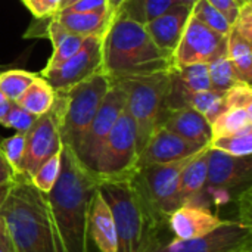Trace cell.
Masks as SVG:
<instances>
[{"label": "cell", "mask_w": 252, "mask_h": 252, "mask_svg": "<svg viewBox=\"0 0 252 252\" xmlns=\"http://www.w3.org/2000/svg\"><path fill=\"white\" fill-rule=\"evenodd\" d=\"M59 171H61V149L38 167V170L30 177V182L40 192L49 193L58 180Z\"/></svg>", "instance_id": "cell-31"}, {"label": "cell", "mask_w": 252, "mask_h": 252, "mask_svg": "<svg viewBox=\"0 0 252 252\" xmlns=\"http://www.w3.org/2000/svg\"><path fill=\"white\" fill-rule=\"evenodd\" d=\"M208 148L199 151L183 168L179 179L177 198L182 205H192L193 201L201 195L207 185V152Z\"/></svg>", "instance_id": "cell-20"}, {"label": "cell", "mask_w": 252, "mask_h": 252, "mask_svg": "<svg viewBox=\"0 0 252 252\" xmlns=\"http://www.w3.org/2000/svg\"><path fill=\"white\" fill-rule=\"evenodd\" d=\"M13 183H15V182H13ZM13 183L0 185V208H1V205L4 204V201L7 199V196H9V192H10V189H12Z\"/></svg>", "instance_id": "cell-42"}, {"label": "cell", "mask_w": 252, "mask_h": 252, "mask_svg": "<svg viewBox=\"0 0 252 252\" xmlns=\"http://www.w3.org/2000/svg\"><path fill=\"white\" fill-rule=\"evenodd\" d=\"M252 157H235L214 148L207 152V186L214 189H238L250 186Z\"/></svg>", "instance_id": "cell-14"}, {"label": "cell", "mask_w": 252, "mask_h": 252, "mask_svg": "<svg viewBox=\"0 0 252 252\" xmlns=\"http://www.w3.org/2000/svg\"><path fill=\"white\" fill-rule=\"evenodd\" d=\"M0 252H13L12 245L9 242V238L4 232V227L0 230Z\"/></svg>", "instance_id": "cell-41"}, {"label": "cell", "mask_w": 252, "mask_h": 252, "mask_svg": "<svg viewBox=\"0 0 252 252\" xmlns=\"http://www.w3.org/2000/svg\"><path fill=\"white\" fill-rule=\"evenodd\" d=\"M168 69L170 56L154 43L145 25L121 15L112 19L102 37L100 66L111 81Z\"/></svg>", "instance_id": "cell-4"}, {"label": "cell", "mask_w": 252, "mask_h": 252, "mask_svg": "<svg viewBox=\"0 0 252 252\" xmlns=\"http://www.w3.org/2000/svg\"><path fill=\"white\" fill-rule=\"evenodd\" d=\"M77 0H61L59 1V9L58 10H62V9H65V7H68L69 4H72V3H75Z\"/></svg>", "instance_id": "cell-43"}, {"label": "cell", "mask_w": 252, "mask_h": 252, "mask_svg": "<svg viewBox=\"0 0 252 252\" xmlns=\"http://www.w3.org/2000/svg\"><path fill=\"white\" fill-rule=\"evenodd\" d=\"M61 146L59 117L52 106L46 114L37 117L31 128L25 133V152L19 177L30 179L46 159L61 149Z\"/></svg>", "instance_id": "cell-13"}, {"label": "cell", "mask_w": 252, "mask_h": 252, "mask_svg": "<svg viewBox=\"0 0 252 252\" xmlns=\"http://www.w3.org/2000/svg\"><path fill=\"white\" fill-rule=\"evenodd\" d=\"M106 1H108V10L112 15V19H114L118 15L120 9H121V6L124 4L126 0H106Z\"/></svg>", "instance_id": "cell-40"}, {"label": "cell", "mask_w": 252, "mask_h": 252, "mask_svg": "<svg viewBox=\"0 0 252 252\" xmlns=\"http://www.w3.org/2000/svg\"><path fill=\"white\" fill-rule=\"evenodd\" d=\"M227 58L242 83L252 81V41L230 30L227 35Z\"/></svg>", "instance_id": "cell-24"}, {"label": "cell", "mask_w": 252, "mask_h": 252, "mask_svg": "<svg viewBox=\"0 0 252 252\" xmlns=\"http://www.w3.org/2000/svg\"><path fill=\"white\" fill-rule=\"evenodd\" d=\"M190 18V9L183 4H176L154 21L145 25L154 43L171 58L177 47L185 27Z\"/></svg>", "instance_id": "cell-17"}, {"label": "cell", "mask_w": 252, "mask_h": 252, "mask_svg": "<svg viewBox=\"0 0 252 252\" xmlns=\"http://www.w3.org/2000/svg\"><path fill=\"white\" fill-rule=\"evenodd\" d=\"M161 127L201 148L210 146L213 139L211 124L201 112L193 108L170 111Z\"/></svg>", "instance_id": "cell-18"}, {"label": "cell", "mask_w": 252, "mask_h": 252, "mask_svg": "<svg viewBox=\"0 0 252 252\" xmlns=\"http://www.w3.org/2000/svg\"><path fill=\"white\" fill-rule=\"evenodd\" d=\"M102 66V37H86L80 50L53 68H43V77L56 92H63L99 72Z\"/></svg>", "instance_id": "cell-12"}, {"label": "cell", "mask_w": 252, "mask_h": 252, "mask_svg": "<svg viewBox=\"0 0 252 252\" xmlns=\"http://www.w3.org/2000/svg\"><path fill=\"white\" fill-rule=\"evenodd\" d=\"M232 30L242 37L248 38L252 41V3L247 1L245 4L241 6L239 13L232 24Z\"/></svg>", "instance_id": "cell-34"}, {"label": "cell", "mask_w": 252, "mask_h": 252, "mask_svg": "<svg viewBox=\"0 0 252 252\" xmlns=\"http://www.w3.org/2000/svg\"><path fill=\"white\" fill-rule=\"evenodd\" d=\"M89 236L93 239L99 252H117V232L114 217L99 189L92 204Z\"/></svg>", "instance_id": "cell-19"}, {"label": "cell", "mask_w": 252, "mask_h": 252, "mask_svg": "<svg viewBox=\"0 0 252 252\" xmlns=\"http://www.w3.org/2000/svg\"><path fill=\"white\" fill-rule=\"evenodd\" d=\"M126 93V109L136 127L137 155L168 115V71L115 80Z\"/></svg>", "instance_id": "cell-5"}, {"label": "cell", "mask_w": 252, "mask_h": 252, "mask_svg": "<svg viewBox=\"0 0 252 252\" xmlns=\"http://www.w3.org/2000/svg\"><path fill=\"white\" fill-rule=\"evenodd\" d=\"M47 19H49V24L46 25V32L43 37H49L53 46V52L44 66L46 69L58 66L59 63H62L72 55H75L80 50L86 38L83 35L74 34L68 31L66 28H63L53 16H49Z\"/></svg>", "instance_id": "cell-22"}, {"label": "cell", "mask_w": 252, "mask_h": 252, "mask_svg": "<svg viewBox=\"0 0 252 252\" xmlns=\"http://www.w3.org/2000/svg\"><path fill=\"white\" fill-rule=\"evenodd\" d=\"M202 149L204 148L182 139L180 136L168 131L167 128L158 127L146 142L145 148L137 155L136 167L140 168L151 164H165V162L180 161L198 154Z\"/></svg>", "instance_id": "cell-15"}, {"label": "cell", "mask_w": 252, "mask_h": 252, "mask_svg": "<svg viewBox=\"0 0 252 252\" xmlns=\"http://www.w3.org/2000/svg\"><path fill=\"white\" fill-rule=\"evenodd\" d=\"M224 221V219H220L207 208L198 205H182L167 219L168 227L176 239H195L205 236Z\"/></svg>", "instance_id": "cell-16"}, {"label": "cell", "mask_w": 252, "mask_h": 252, "mask_svg": "<svg viewBox=\"0 0 252 252\" xmlns=\"http://www.w3.org/2000/svg\"><path fill=\"white\" fill-rule=\"evenodd\" d=\"M35 120H37L35 115L30 114L28 111L21 108L18 103H12L9 112L0 121V124L7 127V128H13L16 133H27L31 128V126L34 124Z\"/></svg>", "instance_id": "cell-33"}, {"label": "cell", "mask_w": 252, "mask_h": 252, "mask_svg": "<svg viewBox=\"0 0 252 252\" xmlns=\"http://www.w3.org/2000/svg\"><path fill=\"white\" fill-rule=\"evenodd\" d=\"M242 3H247V1H251V0H241Z\"/></svg>", "instance_id": "cell-47"}, {"label": "cell", "mask_w": 252, "mask_h": 252, "mask_svg": "<svg viewBox=\"0 0 252 252\" xmlns=\"http://www.w3.org/2000/svg\"><path fill=\"white\" fill-rule=\"evenodd\" d=\"M207 1L210 4H213L214 7H217L229 19L230 24L235 22V19H236V16L239 13L241 6L245 4L241 0H207Z\"/></svg>", "instance_id": "cell-37"}, {"label": "cell", "mask_w": 252, "mask_h": 252, "mask_svg": "<svg viewBox=\"0 0 252 252\" xmlns=\"http://www.w3.org/2000/svg\"><path fill=\"white\" fill-rule=\"evenodd\" d=\"M115 224L117 252H151L158 248V233L167 221L149 202L134 174L100 180L97 186Z\"/></svg>", "instance_id": "cell-3"}, {"label": "cell", "mask_w": 252, "mask_h": 252, "mask_svg": "<svg viewBox=\"0 0 252 252\" xmlns=\"http://www.w3.org/2000/svg\"><path fill=\"white\" fill-rule=\"evenodd\" d=\"M190 13L201 24H204L205 27L211 28L213 31L219 34L229 35L232 30V24L229 22V19L217 7L210 4L207 0H198L190 9Z\"/></svg>", "instance_id": "cell-29"}, {"label": "cell", "mask_w": 252, "mask_h": 252, "mask_svg": "<svg viewBox=\"0 0 252 252\" xmlns=\"http://www.w3.org/2000/svg\"><path fill=\"white\" fill-rule=\"evenodd\" d=\"M65 12H84V13H97L108 10L106 0H77L68 7L62 9Z\"/></svg>", "instance_id": "cell-36"}, {"label": "cell", "mask_w": 252, "mask_h": 252, "mask_svg": "<svg viewBox=\"0 0 252 252\" xmlns=\"http://www.w3.org/2000/svg\"><path fill=\"white\" fill-rule=\"evenodd\" d=\"M13 102H10L1 92H0V121L6 117V114L9 112L10 106H12Z\"/></svg>", "instance_id": "cell-39"}, {"label": "cell", "mask_w": 252, "mask_h": 252, "mask_svg": "<svg viewBox=\"0 0 252 252\" xmlns=\"http://www.w3.org/2000/svg\"><path fill=\"white\" fill-rule=\"evenodd\" d=\"M176 4H179L177 0H126L118 15L146 25Z\"/></svg>", "instance_id": "cell-25"}, {"label": "cell", "mask_w": 252, "mask_h": 252, "mask_svg": "<svg viewBox=\"0 0 252 252\" xmlns=\"http://www.w3.org/2000/svg\"><path fill=\"white\" fill-rule=\"evenodd\" d=\"M35 75L37 74L24 69L6 68L3 72H0V92L10 102L15 103L27 90V87L32 83Z\"/></svg>", "instance_id": "cell-27"}, {"label": "cell", "mask_w": 252, "mask_h": 252, "mask_svg": "<svg viewBox=\"0 0 252 252\" xmlns=\"http://www.w3.org/2000/svg\"><path fill=\"white\" fill-rule=\"evenodd\" d=\"M195 155L174 162L145 165L137 168L134 173V177L143 189L146 198L165 220L174 210L180 207L177 198L179 179L186 164Z\"/></svg>", "instance_id": "cell-8"}, {"label": "cell", "mask_w": 252, "mask_h": 252, "mask_svg": "<svg viewBox=\"0 0 252 252\" xmlns=\"http://www.w3.org/2000/svg\"><path fill=\"white\" fill-rule=\"evenodd\" d=\"M97 186L94 173L78 159L72 148L62 145L61 171L46 198L63 252H89V221Z\"/></svg>", "instance_id": "cell-1"}, {"label": "cell", "mask_w": 252, "mask_h": 252, "mask_svg": "<svg viewBox=\"0 0 252 252\" xmlns=\"http://www.w3.org/2000/svg\"><path fill=\"white\" fill-rule=\"evenodd\" d=\"M227 55V35L219 34L192 16L185 27L182 38L170 58V68L193 63H210Z\"/></svg>", "instance_id": "cell-9"}, {"label": "cell", "mask_w": 252, "mask_h": 252, "mask_svg": "<svg viewBox=\"0 0 252 252\" xmlns=\"http://www.w3.org/2000/svg\"><path fill=\"white\" fill-rule=\"evenodd\" d=\"M211 148L235 157H248L252 154V127L220 137H213Z\"/></svg>", "instance_id": "cell-28"}, {"label": "cell", "mask_w": 252, "mask_h": 252, "mask_svg": "<svg viewBox=\"0 0 252 252\" xmlns=\"http://www.w3.org/2000/svg\"><path fill=\"white\" fill-rule=\"evenodd\" d=\"M208 75H210L211 90H217V92H227L235 84L242 83L239 81L227 55L208 63Z\"/></svg>", "instance_id": "cell-30"}, {"label": "cell", "mask_w": 252, "mask_h": 252, "mask_svg": "<svg viewBox=\"0 0 252 252\" xmlns=\"http://www.w3.org/2000/svg\"><path fill=\"white\" fill-rule=\"evenodd\" d=\"M63 28L68 31L83 35V37H103L108 27L112 22V15L109 10L97 13H84V12H65L58 10L52 15Z\"/></svg>", "instance_id": "cell-21"}, {"label": "cell", "mask_w": 252, "mask_h": 252, "mask_svg": "<svg viewBox=\"0 0 252 252\" xmlns=\"http://www.w3.org/2000/svg\"><path fill=\"white\" fill-rule=\"evenodd\" d=\"M252 227L241 220H226L205 236L174 239L151 252H251Z\"/></svg>", "instance_id": "cell-10"}, {"label": "cell", "mask_w": 252, "mask_h": 252, "mask_svg": "<svg viewBox=\"0 0 252 252\" xmlns=\"http://www.w3.org/2000/svg\"><path fill=\"white\" fill-rule=\"evenodd\" d=\"M0 220L13 252H63L46 193L30 179L16 177L0 208Z\"/></svg>", "instance_id": "cell-2"}, {"label": "cell", "mask_w": 252, "mask_h": 252, "mask_svg": "<svg viewBox=\"0 0 252 252\" xmlns=\"http://www.w3.org/2000/svg\"><path fill=\"white\" fill-rule=\"evenodd\" d=\"M252 127V105L251 106H227L223 114H220L211 124L213 137L233 134Z\"/></svg>", "instance_id": "cell-26"}, {"label": "cell", "mask_w": 252, "mask_h": 252, "mask_svg": "<svg viewBox=\"0 0 252 252\" xmlns=\"http://www.w3.org/2000/svg\"><path fill=\"white\" fill-rule=\"evenodd\" d=\"M27 9L38 19L55 15L59 9L61 0H22Z\"/></svg>", "instance_id": "cell-35"}, {"label": "cell", "mask_w": 252, "mask_h": 252, "mask_svg": "<svg viewBox=\"0 0 252 252\" xmlns=\"http://www.w3.org/2000/svg\"><path fill=\"white\" fill-rule=\"evenodd\" d=\"M0 152L7 164L15 171L16 177L21 176V164L25 152V133H15L6 139H0Z\"/></svg>", "instance_id": "cell-32"}, {"label": "cell", "mask_w": 252, "mask_h": 252, "mask_svg": "<svg viewBox=\"0 0 252 252\" xmlns=\"http://www.w3.org/2000/svg\"><path fill=\"white\" fill-rule=\"evenodd\" d=\"M3 229V223H1V220H0V230Z\"/></svg>", "instance_id": "cell-46"}, {"label": "cell", "mask_w": 252, "mask_h": 252, "mask_svg": "<svg viewBox=\"0 0 252 252\" xmlns=\"http://www.w3.org/2000/svg\"><path fill=\"white\" fill-rule=\"evenodd\" d=\"M177 1H179V4H183V6H186V7L192 9V7H193V4H195L198 0H177Z\"/></svg>", "instance_id": "cell-44"}, {"label": "cell", "mask_w": 252, "mask_h": 252, "mask_svg": "<svg viewBox=\"0 0 252 252\" xmlns=\"http://www.w3.org/2000/svg\"><path fill=\"white\" fill-rule=\"evenodd\" d=\"M136 127L133 118L124 108L123 114L100 146L93 173L99 182L126 179L136 173Z\"/></svg>", "instance_id": "cell-7"}, {"label": "cell", "mask_w": 252, "mask_h": 252, "mask_svg": "<svg viewBox=\"0 0 252 252\" xmlns=\"http://www.w3.org/2000/svg\"><path fill=\"white\" fill-rule=\"evenodd\" d=\"M55 97L56 90L43 77H40V74H37L32 83L27 87V90L15 103H18L30 114L40 117L53 106Z\"/></svg>", "instance_id": "cell-23"}, {"label": "cell", "mask_w": 252, "mask_h": 252, "mask_svg": "<svg viewBox=\"0 0 252 252\" xmlns=\"http://www.w3.org/2000/svg\"><path fill=\"white\" fill-rule=\"evenodd\" d=\"M6 68H9V66H6V65H0V72H3Z\"/></svg>", "instance_id": "cell-45"}, {"label": "cell", "mask_w": 252, "mask_h": 252, "mask_svg": "<svg viewBox=\"0 0 252 252\" xmlns=\"http://www.w3.org/2000/svg\"><path fill=\"white\" fill-rule=\"evenodd\" d=\"M111 78L102 71L68 90L56 92L53 108L59 117L62 145L77 149L81 137L96 115L103 97L111 87Z\"/></svg>", "instance_id": "cell-6"}, {"label": "cell", "mask_w": 252, "mask_h": 252, "mask_svg": "<svg viewBox=\"0 0 252 252\" xmlns=\"http://www.w3.org/2000/svg\"><path fill=\"white\" fill-rule=\"evenodd\" d=\"M124 108H126V93L118 83L112 81L96 115L93 117L77 149L74 151L78 159L90 171H93V167H94V162H96V158H97V154L100 151L103 140L106 139V136L115 126Z\"/></svg>", "instance_id": "cell-11"}, {"label": "cell", "mask_w": 252, "mask_h": 252, "mask_svg": "<svg viewBox=\"0 0 252 252\" xmlns=\"http://www.w3.org/2000/svg\"><path fill=\"white\" fill-rule=\"evenodd\" d=\"M16 180V174L12 170V167L7 164V161L4 159L3 154L0 152V185H6V183H13Z\"/></svg>", "instance_id": "cell-38"}]
</instances>
